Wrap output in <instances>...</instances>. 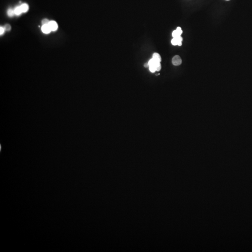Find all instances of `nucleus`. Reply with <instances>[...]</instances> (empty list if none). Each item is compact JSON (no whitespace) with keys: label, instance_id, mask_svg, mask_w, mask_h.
I'll return each mask as SVG.
<instances>
[{"label":"nucleus","instance_id":"5","mask_svg":"<svg viewBox=\"0 0 252 252\" xmlns=\"http://www.w3.org/2000/svg\"><path fill=\"white\" fill-rule=\"evenodd\" d=\"M33 213H36V206H33L30 193L10 190V187L0 190V239H3V246L17 243L20 236L27 233Z\"/></svg>","mask_w":252,"mask_h":252},{"label":"nucleus","instance_id":"4","mask_svg":"<svg viewBox=\"0 0 252 252\" xmlns=\"http://www.w3.org/2000/svg\"><path fill=\"white\" fill-rule=\"evenodd\" d=\"M30 200L36 206V213L46 216H65L75 206V184L65 170H39L30 187Z\"/></svg>","mask_w":252,"mask_h":252},{"label":"nucleus","instance_id":"2","mask_svg":"<svg viewBox=\"0 0 252 252\" xmlns=\"http://www.w3.org/2000/svg\"><path fill=\"white\" fill-rule=\"evenodd\" d=\"M98 82H102V98L112 105H131L144 102L158 85H154V75L148 69V59H144V49L138 43H125V46H115L108 56L98 63Z\"/></svg>","mask_w":252,"mask_h":252},{"label":"nucleus","instance_id":"3","mask_svg":"<svg viewBox=\"0 0 252 252\" xmlns=\"http://www.w3.org/2000/svg\"><path fill=\"white\" fill-rule=\"evenodd\" d=\"M49 98L56 105V112L65 118H82L102 102V82H98V69L85 63H63L49 79Z\"/></svg>","mask_w":252,"mask_h":252},{"label":"nucleus","instance_id":"1","mask_svg":"<svg viewBox=\"0 0 252 252\" xmlns=\"http://www.w3.org/2000/svg\"><path fill=\"white\" fill-rule=\"evenodd\" d=\"M148 69L158 89H180L200 72V36L184 23H164L141 39Z\"/></svg>","mask_w":252,"mask_h":252}]
</instances>
